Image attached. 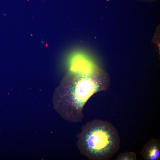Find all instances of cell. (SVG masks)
I'll return each instance as SVG.
<instances>
[{
    "instance_id": "obj_4",
    "label": "cell",
    "mask_w": 160,
    "mask_h": 160,
    "mask_svg": "<svg viewBox=\"0 0 160 160\" xmlns=\"http://www.w3.org/2000/svg\"><path fill=\"white\" fill-rule=\"evenodd\" d=\"M136 153L133 151H126L118 155L115 160H136Z\"/></svg>"
},
{
    "instance_id": "obj_3",
    "label": "cell",
    "mask_w": 160,
    "mask_h": 160,
    "mask_svg": "<svg viewBox=\"0 0 160 160\" xmlns=\"http://www.w3.org/2000/svg\"><path fill=\"white\" fill-rule=\"evenodd\" d=\"M140 153L145 160H159L160 140L154 138L148 140Z\"/></svg>"
},
{
    "instance_id": "obj_2",
    "label": "cell",
    "mask_w": 160,
    "mask_h": 160,
    "mask_svg": "<svg viewBox=\"0 0 160 160\" xmlns=\"http://www.w3.org/2000/svg\"><path fill=\"white\" fill-rule=\"evenodd\" d=\"M77 136L78 150L89 160H108L120 148L117 130L106 121L95 119L87 122Z\"/></svg>"
},
{
    "instance_id": "obj_1",
    "label": "cell",
    "mask_w": 160,
    "mask_h": 160,
    "mask_svg": "<svg viewBox=\"0 0 160 160\" xmlns=\"http://www.w3.org/2000/svg\"><path fill=\"white\" fill-rule=\"evenodd\" d=\"M54 95L55 109L64 120L82 121L83 107L90 97L106 88V75L100 68L80 56L74 60Z\"/></svg>"
}]
</instances>
